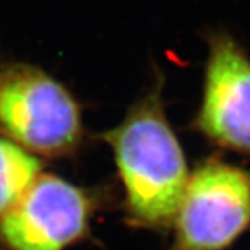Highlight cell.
<instances>
[{"instance_id": "cell-5", "label": "cell", "mask_w": 250, "mask_h": 250, "mask_svg": "<svg viewBox=\"0 0 250 250\" xmlns=\"http://www.w3.org/2000/svg\"><path fill=\"white\" fill-rule=\"evenodd\" d=\"M89 214V200L78 188L39 175L0 217V233L13 250H62L85 235Z\"/></svg>"}, {"instance_id": "cell-4", "label": "cell", "mask_w": 250, "mask_h": 250, "mask_svg": "<svg viewBox=\"0 0 250 250\" xmlns=\"http://www.w3.org/2000/svg\"><path fill=\"white\" fill-rule=\"evenodd\" d=\"M202 99L190 128L224 150L250 156V56L231 34L210 32Z\"/></svg>"}, {"instance_id": "cell-6", "label": "cell", "mask_w": 250, "mask_h": 250, "mask_svg": "<svg viewBox=\"0 0 250 250\" xmlns=\"http://www.w3.org/2000/svg\"><path fill=\"white\" fill-rule=\"evenodd\" d=\"M41 161L9 139L0 138V217L22 197L39 177Z\"/></svg>"}, {"instance_id": "cell-3", "label": "cell", "mask_w": 250, "mask_h": 250, "mask_svg": "<svg viewBox=\"0 0 250 250\" xmlns=\"http://www.w3.org/2000/svg\"><path fill=\"white\" fill-rule=\"evenodd\" d=\"M171 250H227L250 227V171L208 157L190 172Z\"/></svg>"}, {"instance_id": "cell-2", "label": "cell", "mask_w": 250, "mask_h": 250, "mask_svg": "<svg viewBox=\"0 0 250 250\" xmlns=\"http://www.w3.org/2000/svg\"><path fill=\"white\" fill-rule=\"evenodd\" d=\"M0 128L32 152L59 156L78 143L80 106L42 68L9 64L0 70Z\"/></svg>"}, {"instance_id": "cell-1", "label": "cell", "mask_w": 250, "mask_h": 250, "mask_svg": "<svg viewBox=\"0 0 250 250\" xmlns=\"http://www.w3.org/2000/svg\"><path fill=\"white\" fill-rule=\"evenodd\" d=\"M164 78L154 85L114 129L103 135L113 147L131 220L161 229L172 225L189 181L185 153L166 116Z\"/></svg>"}]
</instances>
